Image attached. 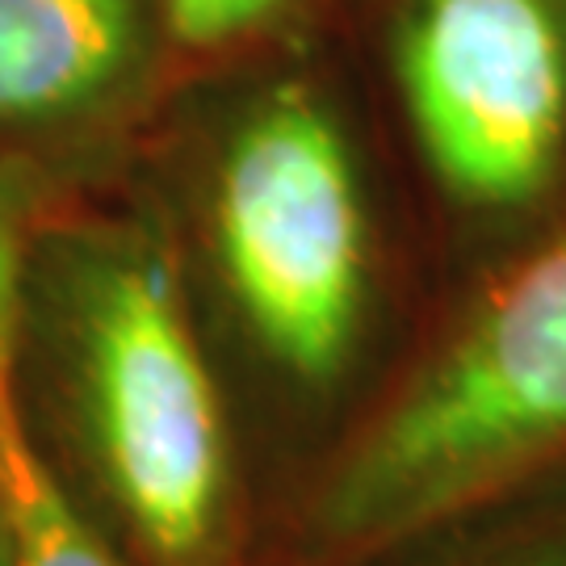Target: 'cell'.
<instances>
[{
    "label": "cell",
    "instance_id": "cell-1",
    "mask_svg": "<svg viewBox=\"0 0 566 566\" xmlns=\"http://www.w3.org/2000/svg\"><path fill=\"white\" fill-rule=\"evenodd\" d=\"M156 566H219L231 533L223 407L164 248L143 227L39 231L18 386Z\"/></svg>",
    "mask_w": 566,
    "mask_h": 566
},
{
    "label": "cell",
    "instance_id": "cell-8",
    "mask_svg": "<svg viewBox=\"0 0 566 566\" xmlns=\"http://www.w3.org/2000/svg\"><path fill=\"white\" fill-rule=\"evenodd\" d=\"M168 30L193 46H214L256 30L290 0H160Z\"/></svg>",
    "mask_w": 566,
    "mask_h": 566
},
{
    "label": "cell",
    "instance_id": "cell-2",
    "mask_svg": "<svg viewBox=\"0 0 566 566\" xmlns=\"http://www.w3.org/2000/svg\"><path fill=\"white\" fill-rule=\"evenodd\" d=\"M566 449V231L516 264L369 420L319 491L327 546L374 549Z\"/></svg>",
    "mask_w": 566,
    "mask_h": 566
},
{
    "label": "cell",
    "instance_id": "cell-4",
    "mask_svg": "<svg viewBox=\"0 0 566 566\" xmlns=\"http://www.w3.org/2000/svg\"><path fill=\"white\" fill-rule=\"evenodd\" d=\"M395 76L432 172L458 202H533L566 143L563 0H411Z\"/></svg>",
    "mask_w": 566,
    "mask_h": 566
},
{
    "label": "cell",
    "instance_id": "cell-6",
    "mask_svg": "<svg viewBox=\"0 0 566 566\" xmlns=\"http://www.w3.org/2000/svg\"><path fill=\"white\" fill-rule=\"evenodd\" d=\"M0 521L13 566H122L30 428L0 446Z\"/></svg>",
    "mask_w": 566,
    "mask_h": 566
},
{
    "label": "cell",
    "instance_id": "cell-7",
    "mask_svg": "<svg viewBox=\"0 0 566 566\" xmlns=\"http://www.w3.org/2000/svg\"><path fill=\"white\" fill-rule=\"evenodd\" d=\"M42 172L0 164V446L25 432L21 411V332H25V298H30V264L39 243L42 219Z\"/></svg>",
    "mask_w": 566,
    "mask_h": 566
},
{
    "label": "cell",
    "instance_id": "cell-10",
    "mask_svg": "<svg viewBox=\"0 0 566 566\" xmlns=\"http://www.w3.org/2000/svg\"><path fill=\"white\" fill-rule=\"evenodd\" d=\"M0 566H13V554H9V537H4V521H0Z\"/></svg>",
    "mask_w": 566,
    "mask_h": 566
},
{
    "label": "cell",
    "instance_id": "cell-5",
    "mask_svg": "<svg viewBox=\"0 0 566 566\" xmlns=\"http://www.w3.org/2000/svg\"><path fill=\"white\" fill-rule=\"evenodd\" d=\"M143 0H0V164L114 114L143 63Z\"/></svg>",
    "mask_w": 566,
    "mask_h": 566
},
{
    "label": "cell",
    "instance_id": "cell-3",
    "mask_svg": "<svg viewBox=\"0 0 566 566\" xmlns=\"http://www.w3.org/2000/svg\"><path fill=\"white\" fill-rule=\"evenodd\" d=\"M214 248L252 340L298 382H332L369 298L357 164L311 88L277 84L231 130L214 177Z\"/></svg>",
    "mask_w": 566,
    "mask_h": 566
},
{
    "label": "cell",
    "instance_id": "cell-9",
    "mask_svg": "<svg viewBox=\"0 0 566 566\" xmlns=\"http://www.w3.org/2000/svg\"><path fill=\"white\" fill-rule=\"evenodd\" d=\"M495 566H566V549H542V554H528V558H512V563Z\"/></svg>",
    "mask_w": 566,
    "mask_h": 566
}]
</instances>
